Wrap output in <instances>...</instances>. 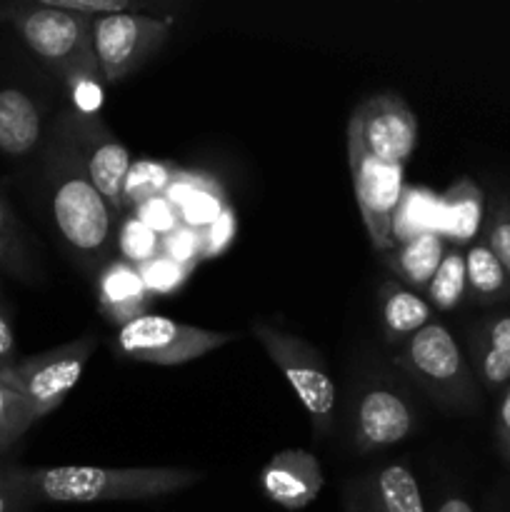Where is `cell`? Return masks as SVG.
<instances>
[{
	"label": "cell",
	"instance_id": "cell-24",
	"mask_svg": "<svg viewBox=\"0 0 510 512\" xmlns=\"http://www.w3.org/2000/svg\"><path fill=\"white\" fill-rule=\"evenodd\" d=\"M0 270L20 283H35L38 278L23 225L18 223L3 193H0Z\"/></svg>",
	"mask_w": 510,
	"mask_h": 512
},
{
	"label": "cell",
	"instance_id": "cell-14",
	"mask_svg": "<svg viewBox=\"0 0 510 512\" xmlns=\"http://www.w3.org/2000/svg\"><path fill=\"white\" fill-rule=\"evenodd\" d=\"M95 295H98L100 315L115 325H125L145 315L153 300L140 278V270L128 260H110L98 270Z\"/></svg>",
	"mask_w": 510,
	"mask_h": 512
},
{
	"label": "cell",
	"instance_id": "cell-27",
	"mask_svg": "<svg viewBox=\"0 0 510 512\" xmlns=\"http://www.w3.org/2000/svg\"><path fill=\"white\" fill-rule=\"evenodd\" d=\"M65 88H68L70 98H73L75 113L80 115H98L100 105H103V73H100L98 60L70 68L63 73Z\"/></svg>",
	"mask_w": 510,
	"mask_h": 512
},
{
	"label": "cell",
	"instance_id": "cell-16",
	"mask_svg": "<svg viewBox=\"0 0 510 512\" xmlns=\"http://www.w3.org/2000/svg\"><path fill=\"white\" fill-rule=\"evenodd\" d=\"M470 360L485 390L510 385V313L483 320L470 333Z\"/></svg>",
	"mask_w": 510,
	"mask_h": 512
},
{
	"label": "cell",
	"instance_id": "cell-2",
	"mask_svg": "<svg viewBox=\"0 0 510 512\" xmlns=\"http://www.w3.org/2000/svg\"><path fill=\"white\" fill-rule=\"evenodd\" d=\"M50 213L60 238L85 268H103L113 243V208L90 180L83 158L63 128L45 148Z\"/></svg>",
	"mask_w": 510,
	"mask_h": 512
},
{
	"label": "cell",
	"instance_id": "cell-37",
	"mask_svg": "<svg viewBox=\"0 0 510 512\" xmlns=\"http://www.w3.org/2000/svg\"><path fill=\"white\" fill-rule=\"evenodd\" d=\"M495 438H498V450L505 463L510 465V385L505 388L503 398L498 405V420H495Z\"/></svg>",
	"mask_w": 510,
	"mask_h": 512
},
{
	"label": "cell",
	"instance_id": "cell-15",
	"mask_svg": "<svg viewBox=\"0 0 510 512\" xmlns=\"http://www.w3.org/2000/svg\"><path fill=\"white\" fill-rule=\"evenodd\" d=\"M43 140L38 103L20 88H0V153L8 158L30 155Z\"/></svg>",
	"mask_w": 510,
	"mask_h": 512
},
{
	"label": "cell",
	"instance_id": "cell-9",
	"mask_svg": "<svg viewBox=\"0 0 510 512\" xmlns=\"http://www.w3.org/2000/svg\"><path fill=\"white\" fill-rule=\"evenodd\" d=\"M348 165L353 178V193L363 215L365 230L378 253H390L393 243V215L405 190V168L380 163L348 133Z\"/></svg>",
	"mask_w": 510,
	"mask_h": 512
},
{
	"label": "cell",
	"instance_id": "cell-8",
	"mask_svg": "<svg viewBox=\"0 0 510 512\" xmlns=\"http://www.w3.org/2000/svg\"><path fill=\"white\" fill-rule=\"evenodd\" d=\"M173 33V23L138 13L93 20V50L105 83H120L138 73Z\"/></svg>",
	"mask_w": 510,
	"mask_h": 512
},
{
	"label": "cell",
	"instance_id": "cell-17",
	"mask_svg": "<svg viewBox=\"0 0 510 512\" xmlns=\"http://www.w3.org/2000/svg\"><path fill=\"white\" fill-rule=\"evenodd\" d=\"M485 220V195L475 180L460 178L440 195V235L453 245H473Z\"/></svg>",
	"mask_w": 510,
	"mask_h": 512
},
{
	"label": "cell",
	"instance_id": "cell-12",
	"mask_svg": "<svg viewBox=\"0 0 510 512\" xmlns=\"http://www.w3.org/2000/svg\"><path fill=\"white\" fill-rule=\"evenodd\" d=\"M323 470L308 450L275 453L258 473V485L265 498L283 510H303L323 490Z\"/></svg>",
	"mask_w": 510,
	"mask_h": 512
},
{
	"label": "cell",
	"instance_id": "cell-18",
	"mask_svg": "<svg viewBox=\"0 0 510 512\" xmlns=\"http://www.w3.org/2000/svg\"><path fill=\"white\" fill-rule=\"evenodd\" d=\"M348 512H428L415 475L405 465H385Z\"/></svg>",
	"mask_w": 510,
	"mask_h": 512
},
{
	"label": "cell",
	"instance_id": "cell-23",
	"mask_svg": "<svg viewBox=\"0 0 510 512\" xmlns=\"http://www.w3.org/2000/svg\"><path fill=\"white\" fill-rule=\"evenodd\" d=\"M468 290L478 303H500L510 298V278L485 240L473 243L465 253Z\"/></svg>",
	"mask_w": 510,
	"mask_h": 512
},
{
	"label": "cell",
	"instance_id": "cell-39",
	"mask_svg": "<svg viewBox=\"0 0 510 512\" xmlns=\"http://www.w3.org/2000/svg\"><path fill=\"white\" fill-rule=\"evenodd\" d=\"M435 512H475V510L465 498H460V495H450V498H445L443 503L438 505V510Z\"/></svg>",
	"mask_w": 510,
	"mask_h": 512
},
{
	"label": "cell",
	"instance_id": "cell-1",
	"mask_svg": "<svg viewBox=\"0 0 510 512\" xmlns=\"http://www.w3.org/2000/svg\"><path fill=\"white\" fill-rule=\"evenodd\" d=\"M10 483L30 503L95 505L138 503L180 493L205 478L190 468H98V465H58V468H18L5 465Z\"/></svg>",
	"mask_w": 510,
	"mask_h": 512
},
{
	"label": "cell",
	"instance_id": "cell-35",
	"mask_svg": "<svg viewBox=\"0 0 510 512\" xmlns=\"http://www.w3.org/2000/svg\"><path fill=\"white\" fill-rule=\"evenodd\" d=\"M163 253L168 258L193 268L195 260L200 258V230H193L180 223L173 233H168L163 238Z\"/></svg>",
	"mask_w": 510,
	"mask_h": 512
},
{
	"label": "cell",
	"instance_id": "cell-13",
	"mask_svg": "<svg viewBox=\"0 0 510 512\" xmlns=\"http://www.w3.org/2000/svg\"><path fill=\"white\" fill-rule=\"evenodd\" d=\"M413 410L408 400L395 390L375 385L365 390L355 413V448L360 453L398 445L413 433Z\"/></svg>",
	"mask_w": 510,
	"mask_h": 512
},
{
	"label": "cell",
	"instance_id": "cell-20",
	"mask_svg": "<svg viewBox=\"0 0 510 512\" xmlns=\"http://www.w3.org/2000/svg\"><path fill=\"white\" fill-rule=\"evenodd\" d=\"M445 258V238L435 230L418 235L385 253V263L405 288L425 290Z\"/></svg>",
	"mask_w": 510,
	"mask_h": 512
},
{
	"label": "cell",
	"instance_id": "cell-38",
	"mask_svg": "<svg viewBox=\"0 0 510 512\" xmlns=\"http://www.w3.org/2000/svg\"><path fill=\"white\" fill-rule=\"evenodd\" d=\"M15 333L13 325H10L8 315L0 308V365L15 363Z\"/></svg>",
	"mask_w": 510,
	"mask_h": 512
},
{
	"label": "cell",
	"instance_id": "cell-22",
	"mask_svg": "<svg viewBox=\"0 0 510 512\" xmlns=\"http://www.w3.org/2000/svg\"><path fill=\"white\" fill-rule=\"evenodd\" d=\"M430 230L440 233V198L425 188H405L393 215V243L403 245Z\"/></svg>",
	"mask_w": 510,
	"mask_h": 512
},
{
	"label": "cell",
	"instance_id": "cell-11",
	"mask_svg": "<svg viewBox=\"0 0 510 512\" xmlns=\"http://www.w3.org/2000/svg\"><path fill=\"white\" fill-rule=\"evenodd\" d=\"M60 128L68 133L83 158L85 170L110 208H123V188L133 160L128 148L100 123L98 115H80L75 110L60 115Z\"/></svg>",
	"mask_w": 510,
	"mask_h": 512
},
{
	"label": "cell",
	"instance_id": "cell-7",
	"mask_svg": "<svg viewBox=\"0 0 510 512\" xmlns=\"http://www.w3.org/2000/svg\"><path fill=\"white\" fill-rule=\"evenodd\" d=\"M395 365L413 375L430 395L453 405L475 400V380L458 340L440 323H428L405 340L395 353Z\"/></svg>",
	"mask_w": 510,
	"mask_h": 512
},
{
	"label": "cell",
	"instance_id": "cell-28",
	"mask_svg": "<svg viewBox=\"0 0 510 512\" xmlns=\"http://www.w3.org/2000/svg\"><path fill=\"white\" fill-rule=\"evenodd\" d=\"M170 180V170L165 165L153 163V160H140L130 168L128 180H125L123 188V205H135L138 208L140 203L150 198H158L168 190Z\"/></svg>",
	"mask_w": 510,
	"mask_h": 512
},
{
	"label": "cell",
	"instance_id": "cell-21",
	"mask_svg": "<svg viewBox=\"0 0 510 512\" xmlns=\"http://www.w3.org/2000/svg\"><path fill=\"white\" fill-rule=\"evenodd\" d=\"M165 198L178 210L180 223L193 230L208 228L225 208L218 185L213 180H203L188 173L173 175L168 190H165Z\"/></svg>",
	"mask_w": 510,
	"mask_h": 512
},
{
	"label": "cell",
	"instance_id": "cell-32",
	"mask_svg": "<svg viewBox=\"0 0 510 512\" xmlns=\"http://www.w3.org/2000/svg\"><path fill=\"white\" fill-rule=\"evenodd\" d=\"M235 238V213L225 205L220 210L218 218L200 230V258H213V255L223 253Z\"/></svg>",
	"mask_w": 510,
	"mask_h": 512
},
{
	"label": "cell",
	"instance_id": "cell-30",
	"mask_svg": "<svg viewBox=\"0 0 510 512\" xmlns=\"http://www.w3.org/2000/svg\"><path fill=\"white\" fill-rule=\"evenodd\" d=\"M120 250L138 268V265L148 263L150 258L163 253V240L153 230L145 228L138 218H133L120 228Z\"/></svg>",
	"mask_w": 510,
	"mask_h": 512
},
{
	"label": "cell",
	"instance_id": "cell-25",
	"mask_svg": "<svg viewBox=\"0 0 510 512\" xmlns=\"http://www.w3.org/2000/svg\"><path fill=\"white\" fill-rule=\"evenodd\" d=\"M425 293H428L430 305H435L443 313L463 303L465 293H468V278H465V255L458 248L445 250L443 263L435 270Z\"/></svg>",
	"mask_w": 510,
	"mask_h": 512
},
{
	"label": "cell",
	"instance_id": "cell-10",
	"mask_svg": "<svg viewBox=\"0 0 510 512\" xmlns=\"http://www.w3.org/2000/svg\"><path fill=\"white\" fill-rule=\"evenodd\" d=\"M348 133L380 163L400 165L418 148V118L398 93H375L353 110Z\"/></svg>",
	"mask_w": 510,
	"mask_h": 512
},
{
	"label": "cell",
	"instance_id": "cell-29",
	"mask_svg": "<svg viewBox=\"0 0 510 512\" xmlns=\"http://www.w3.org/2000/svg\"><path fill=\"white\" fill-rule=\"evenodd\" d=\"M140 278H143L145 288L150 290V295H163V293H173L175 288L185 283L190 273V265L178 263V260L168 258L165 253L155 255L150 258L148 263L138 265Z\"/></svg>",
	"mask_w": 510,
	"mask_h": 512
},
{
	"label": "cell",
	"instance_id": "cell-31",
	"mask_svg": "<svg viewBox=\"0 0 510 512\" xmlns=\"http://www.w3.org/2000/svg\"><path fill=\"white\" fill-rule=\"evenodd\" d=\"M485 243L493 250L495 258L500 260L503 270L510 278V203L500 198L490 208L488 220H485Z\"/></svg>",
	"mask_w": 510,
	"mask_h": 512
},
{
	"label": "cell",
	"instance_id": "cell-4",
	"mask_svg": "<svg viewBox=\"0 0 510 512\" xmlns=\"http://www.w3.org/2000/svg\"><path fill=\"white\" fill-rule=\"evenodd\" d=\"M238 340L233 333L205 330L163 315H140L120 325L113 350L125 360L148 365H185Z\"/></svg>",
	"mask_w": 510,
	"mask_h": 512
},
{
	"label": "cell",
	"instance_id": "cell-5",
	"mask_svg": "<svg viewBox=\"0 0 510 512\" xmlns=\"http://www.w3.org/2000/svg\"><path fill=\"white\" fill-rule=\"evenodd\" d=\"M95 353V338L90 333L58 345L45 353L0 365V378L18 395L28 400L35 418L43 420L65 403L78 385L90 355Z\"/></svg>",
	"mask_w": 510,
	"mask_h": 512
},
{
	"label": "cell",
	"instance_id": "cell-6",
	"mask_svg": "<svg viewBox=\"0 0 510 512\" xmlns=\"http://www.w3.org/2000/svg\"><path fill=\"white\" fill-rule=\"evenodd\" d=\"M0 18L8 20L18 30L23 43L60 75L95 60L90 18L65 13L45 3L10 5L0 10Z\"/></svg>",
	"mask_w": 510,
	"mask_h": 512
},
{
	"label": "cell",
	"instance_id": "cell-26",
	"mask_svg": "<svg viewBox=\"0 0 510 512\" xmlns=\"http://www.w3.org/2000/svg\"><path fill=\"white\" fill-rule=\"evenodd\" d=\"M38 423L33 408L23 395L15 393L3 378H0V453L13 448L33 425Z\"/></svg>",
	"mask_w": 510,
	"mask_h": 512
},
{
	"label": "cell",
	"instance_id": "cell-3",
	"mask_svg": "<svg viewBox=\"0 0 510 512\" xmlns=\"http://www.w3.org/2000/svg\"><path fill=\"white\" fill-rule=\"evenodd\" d=\"M253 335L260 340L268 358L273 360L275 368L285 375L293 393L308 410L310 423L318 438H325L333 428V413H335V380L330 375L328 365H325L323 355L305 343L303 338L283 333L275 325L268 323H253Z\"/></svg>",
	"mask_w": 510,
	"mask_h": 512
},
{
	"label": "cell",
	"instance_id": "cell-36",
	"mask_svg": "<svg viewBox=\"0 0 510 512\" xmlns=\"http://www.w3.org/2000/svg\"><path fill=\"white\" fill-rule=\"evenodd\" d=\"M33 503L15 488L5 475V465L0 463V512H30Z\"/></svg>",
	"mask_w": 510,
	"mask_h": 512
},
{
	"label": "cell",
	"instance_id": "cell-19",
	"mask_svg": "<svg viewBox=\"0 0 510 512\" xmlns=\"http://www.w3.org/2000/svg\"><path fill=\"white\" fill-rule=\"evenodd\" d=\"M380 318L388 345H403L430 323V303L405 288L398 280H388L378 293Z\"/></svg>",
	"mask_w": 510,
	"mask_h": 512
},
{
	"label": "cell",
	"instance_id": "cell-34",
	"mask_svg": "<svg viewBox=\"0 0 510 512\" xmlns=\"http://www.w3.org/2000/svg\"><path fill=\"white\" fill-rule=\"evenodd\" d=\"M40 3L50 5V8L65 10V13L83 15V18L98 20L105 15L130 13L133 3L130 0H40Z\"/></svg>",
	"mask_w": 510,
	"mask_h": 512
},
{
	"label": "cell",
	"instance_id": "cell-33",
	"mask_svg": "<svg viewBox=\"0 0 510 512\" xmlns=\"http://www.w3.org/2000/svg\"><path fill=\"white\" fill-rule=\"evenodd\" d=\"M135 210H138L140 223H143L145 228L153 230L155 235H168L180 225L178 210L173 208V203H170L165 195L145 200V203H140Z\"/></svg>",
	"mask_w": 510,
	"mask_h": 512
}]
</instances>
